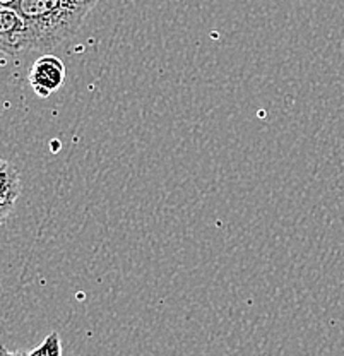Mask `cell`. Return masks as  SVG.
Masks as SVG:
<instances>
[{"label":"cell","instance_id":"cell-5","mask_svg":"<svg viewBox=\"0 0 344 356\" xmlns=\"http://www.w3.org/2000/svg\"><path fill=\"white\" fill-rule=\"evenodd\" d=\"M28 356H62V341L58 332H51L45 337L38 348L28 353Z\"/></svg>","mask_w":344,"mask_h":356},{"label":"cell","instance_id":"cell-4","mask_svg":"<svg viewBox=\"0 0 344 356\" xmlns=\"http://www.w3.org/2000/svg\"><path fill=\"white\" fill-rule=\"evenodd\" d=\"M21 194V178L13 163L0 159V200L16 204Z\"/></svg>","mask_w":344,"mask_h":356},{"label":"cell","instance_id":"cell-7","mask_svg":"<svg viewBox=\"0 0 344 356\" xmlns=\"http://www.w3.org/2000/svg\"><path fill=\"white\" fill-rule=\"evenodd\" d=\"M7 356H28V353H23V351H16V353H9Z\"/></svg>","mask_w":344,"mask_h":356},{"label":"cell","instance_id":"cell-6","mask_svg":"<svg viewBox=\"0 0 344 356\" xmlns=\"http://www.w3.org/2000/svg\"><path fill=\"white\" fill-rule=\"evenodd\" d=\"M14 206H16V204H9L0 200V225H3V222L7 221V218H9L10 213H13Z\"/></svg>","mask_w":344,"mask_h":356},{"label":"cell","instance_id":"cell-2","mask_svg":"<svg viewBox=\"0 0 344 356\" xmlns=\"http://www.w3.org/2000/svg\"><path fill=\"white\" fill-rule=\"evenodd\" d=\"M67 70L64 62L55 55H42L35 60L28 74V83L40 98H48L64 86Z\"/></svg>","mask_w":344,"mask_h":356},{"label":"cell","instance_id":"cell-8","mask_svg":"<svg viewBox=\"0 0 344 356\" xmlns=\"http://www.w3.org/2000/svg\"><path fill=\"white\" fill-rule=\"evenodd\" d=\"M3 351H6V348H3V346H2V344H0V355H2V353H3Z\"/></svg>","mask_w":344,"mask_h":356},{"label":"cell","instance_id":"cell-1","mask_svg":"<svg viewBox=\"0 0 344 356\" xmlns=\"http://www.w3.org/2000/svg\"><path fill=\"white\" fill-rule=\"evenodd\" d=\"M98 0H10L28 29V50L50 51L77 33Z\"/></svg>","mask_w":344,"mask_h":356},{"label":"cell","instance_id":"cell-3","mask_svg":"<svg viewBox=\"0 0 344 356\" xmlns=\"http://www.w3.org/2000/svg\"><path fill=\"white\" fill-rule=\"evenodd\" d=\"M28 51V29L14 9L0 6V54L19 55Z\"/></svg>","mask_w":344,"mask_h":356},{"label":"cell","instance_id":"cell-9","mask_svg":"<svg viewBox=\"0 0 344 356\" xmlns=\"http://www.w3.org/2000/svg\"><path fill=\"white\" fill-rule=\"evenodd\" d=\"M7 355H9V351H7V350H6V351H3V353H2V355H0V356H7Z\"/></svg>","mask_w":344,"mask_h":356}]
</instances>
